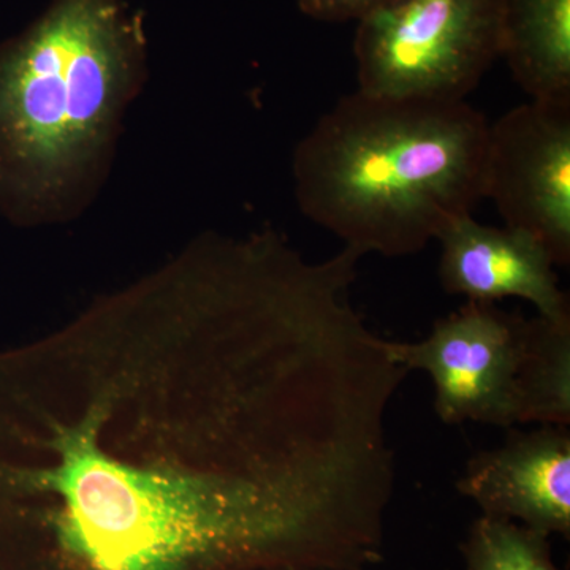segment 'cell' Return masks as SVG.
<instances>
[{
	"label": "cell",
	"mask_w": 570,
	"mask_h": 570,
	"mask_svg": "<svg viewBox=\"0 0 570 570\" xmlns=\"http://www.w3.org/2000/svg\"><path fill=\"white\" fill-rule=\"evenodd\" d=\"M145 59L124 0H55L0 47V208H50L91 170Z\"/></svg>",
	"instance_id": "obj_3"
},
{
	"label": "cell",
	"mask_w": 570,
	"mask_h": 570,
	"mask_svg": "<svg viewBox=\"0 0 570 570\" xmlns=\"http://www.w3.org/2000/svg\"><path fill=\"white\" fill-rule=\"evenodd\" d=\"M527 317L494 303L468 302L438 318L417 343L390 341L393 360L425 371L434 385V411L448 425H517V371Z\"/></svg>",
	"instance_id": "obj_5"
},
{
	"label": "cell",
	"mask_w": 570,
	"mask_h": 570,
	"mask_svg": "<svg viewBox=\"0 0 570 570\" xmlns=\"http://www.w3.org/2000/svg\"><path fill=\"white\" fill-rule=\"evenodd\" d=\"M438 242L439 279L448 294L478 303L527 299L538 316L569 324V296L561 291L549 250L534 236L480 224L468 214L445 227Z\"/></svg>",
	"instance_id": "obj_8"
},
{
	"label": "cell",
	"mask_w": 570,
	"mask_h": 570,
	"mask_svg": "<svg viewBox=\"0 0 570 570\" xmlns=\"http://www.w3.org/2000/svg\"><path fill=\"white\" fill-rule=\"evenodd\" d=\"M299 10L317 21H360L392 0H296Z\"/></svg>",
	"instance_id": "obj_12"
},
{
	"label": "cell",
	"mask_w": 570,
	"mask_h": 570,
	"mask_svg": "<svg viewBox=\"0 0 570 570\" xmlns=\"http://www.w3.org/2000/svg\"><path fill=\"white\" fill-rule=\"evenodd\" d=\"M504 444L472 456L456 482L482 515L521 521L543 534H570V431L509 428Z\"/></svg>",
	"instance_id": "obj_7"
},
{
	"label": "cell",
	"mask_w": 570,
	"mask_h": 570,
	"mask_svg": "<svg viewBox=\"0 0 570 570\" xmlns=\"http://www.w3.org/2000/svg\"><path fill=\"white\" fill-rule=\"evenodd\" d=\"M517 423H570V322L524 321L517 371Z\"/></svg>",
	"instance_id": "obj_10"
},
{
	"label": "cell",
	"mask_w": 570,
	"mask_h": 570,
	"mask_svg": "<svg viewBox=\"0 0 570 570\" xmlns=\"http://www.w3.org/2000/svg\"><path fill=\"white\" fill-rule=\"evenodd\" d=\"M501 58L531 100L570 102V0H502Z\"/></svg>",
	"instance_id": "obj_9"
},
{
	"label": "cell",
	"mask_w": 570,
	"mask_h": 570,
	"mask_svg": "<svg viewBox=\"0 0 570 570\" xmlns=\"http://www.w3.org/2000/svg\"><path fill=\"white\" fill-rule=\"evenodd\" d=\"M483 198L570 264V102L530 100L490 124Z\"/></svg>",
	"instance_id": "obj_6"
},
{
	"label": "cell",
	"mask_w": 570,
	"mask_h": 570,
	"mask_svg": "<svg viewBox=\"0 0 570 570\" xmlns=\"http://www.w3.org/2000/svg\"><path fill=\"white\" fill-rule=\"evenodd\" d=\"M358 91L459 102L501 58L502 0H392L356 21Z\"/></svg>",
	"instance_id": "obj_4"
},
{
	"label": "cell",
	"mask_w": 570,
	"mask_h": 570,
	"mask_svg": "<svg viewBox=\"0 0 570 570\" xmlns=\"http://www.w3.org/2000/svg\"><path fill=\"white\" fill-rule=\"evenodd\" d=\"M362 255L206 236L0 348V570H367L409 371Z\"/></svg>",
	"instance_id": "obj_1"
},
{
	"label": "cell",
	"mask_w": 570,
	"mask_h": 570,
	"mask_svg": "<svg viewBox=\"0 0 570 570\" xmlns=\"http://www.w3.org/2000/svg\"><path fill=\"white\" fill-rule=\"evenodd\" d=\"M549 538L515 521L482 515L461 550L466 570H561L551 557Z\"/></svg>",
	"instance_id": "obj_11"
},
{
	"label": "cell",
	"mask_w": 570,
	"mask_h": 570,
	"mask_svg": "<svg viewBox=\"0 0 570 570\" xmlns=\"http://www.w3.org/2000/svg\"><path fill=\"white\" fill-rule=\"evenodd\" d=\"M489 129L466 100L356 89L296 148V200L360 255L419 254L482 200Z\"/></svg>",
	"instance_id": "obj_2"
}]
</instances>
